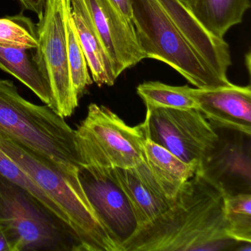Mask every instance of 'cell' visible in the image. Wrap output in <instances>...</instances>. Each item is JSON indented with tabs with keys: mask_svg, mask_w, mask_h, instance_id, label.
<instances>
[{
	"mask_svg": "<svg viewBox=\"0 0 251 251\" xmlns=\"http://www.w3.org/2000/svg\"><path fill=\"white\" fill-rule=\"evenodd\" d=\"M69 12L73 19L77 37L92 73L98 86H111L117 77L111 60L95 29L83 0H67Z\"/></svg>",
	"mask_w": 251,
	"mask_h": 251,
	"instance_id": "cell-14",
	"label": "cell"
},
{
	"mask_svg": "<svg viewBox=\"0 0 251 251\" xmlns=\"http://www.w3.org/2000/svg\"><path fill=\"white\" fill-rule=\"evenodd\" d=\"M83 2L111 60L117 79L125 70L146 58L136 39L133 23L126 20L109 0Z\"/></svg>",
	"mask_w": 251,
	"mask_h": 251,
	"instance_id": "cell-11",
	"label": "cell"
},
{
	"mask_svg": "<svg viewBox=\"0 0 251 251\" xmlns=\"http://www.w3.org/2000/svg\"><path fill=\"white\" fill-rule=\"evenodd\" d=\"M181 1H183V2H185V3L186 4V5H188V4L189 3V2L192 1V0H181Z\"/></svg>",
	"mask_w": 251,
	"mask_h": 251,
	"instance_id": "cell-25",
	"label": "cell"
},
{
	"mask_svg": "<svg viewBox=\"0 0 251 251\" xmlns=\"http://www.w3.org/2000/svg\"><path fill=\"white\" fill-rule=\"evenodd\" d=\"M0 134L29 148L64 174L80 167L75 130L48 105L25 99L11 80L0 79Z\"/></svg>",
	"mask_w": 251,
	"mask_h": 251,
	"instance_id": "cell-3",
	"label": "cell"
},
{
	"mask_svg": "<svg viewBox=\"0 0 251 251\" xmlns=\"http://www.w3.org/2000/svg\"><path fill=\"white\" fill-rule=\"evenodd\" d=\"M113 175L133 208L138 229L165 212L174 201L166 196L145 159L131 168H114Z\"/></svg>",
	"mask_w": 251,
	"mask_h": 251,
	"instance_id": "cell-13",
	"label": "cell"
},
{
	"mask_svg": "<svg viewBox=\"0 0 251 251\" xmlns=\"http://www.w3.org/2000/svg\"><path fill=\"white\" fill-rule=\"evenodd\" d=\"M225 218L230 239L251 242V193L225 196Z\"/></svg>",
	"mask_w": 251,
	"mask_h": 251,
	"instance_id": "cell-19",
	"label": "cell"
},
{
	"mask_svg": "<svg viewBox=\"0 0 251 251\" xmlns=\"http://www.w3.org/2000/svg\"><path fill=\"white\" fill-rule=\"evenodd\" d=\"M144 159L160 188L171 200L174 199L180 187L195 176L198 169L196 164L184 162L147 138L144 142Z\"/></svg>",
	"mask_w": 251,
	"mask_h": 251,
	"instance_id": "cell-15",
	"label": "cell"
},
{
	"mask_svg": "<svg viewBox=\"0 0 251 251\" xmlns=\"http://www.w3.org/2000/svg\"><path fill=\"white\" fill-rule=\"evenodd\" d=\"M110 2L121 13L122 15L132 22L131 0H109Z\"/></svg>",
	"mask_w": 251,
	"mask_h": 251,
	"instance_id": "cell-23",
	"label": "cell"
},
{
	"mask_svg": "<svg viewBox=\"0 0 251 251\" xmlns=\"http://www.w3.org/2000/svg\"><path fill=\"white\" fill-rule=\"evenodd\" d=\"M75 132L80 166L127 169L144 160L141 124L130 127L103 105L90 104Z\"/></svg>",
	"mask_w": 251,
	"mask_h": 251,
	"instance_id": "cell-5",
	"label": "cell"
},
{
	"mask_svg": "<svg viewBox=\"0 0 251 251\" xmlns=\"http://www.w3.org/2000/svg\"><path fill=\"white\" fill-rule=\"evenodd\" d=\"M137 94L146 105L179 109H198V105L188 86H173L159 81L139 85Z\"/></svg>",
	"mask_w": 251,
	"mask_h": 251,
	"instance_id": "cell-18",
	"label": "cell"
},
{
	"mask_svg": "<svg viewBox=\"0 0 251 251\" xmlns=\"http://www.w3.org/2000/svg\"><path fill=\"white\" fill-rule=\"evenodd\" d=\"M0 148L59 207L70 223L77 251H119L88 200L77 176H68L31 150L0 134Z\"/></svg>",
	"mask_w": 251,
	"mask_h": 251,
	"instance_id": "cell-4",
	"label": "cell"
},
{
	"mask_svg": "<svg viewBox=\"0 0 251 251\" xmlns=\"http://www.w3.org/2000/svg\"><path fill=\"white\" fill-rule=\"evenodd\" d=\"M36 49L0 47V69L18 79L52 108V91Z\"/></svg>",
	"mask_w": 251,
	"mask_h": 251,
	"instance_id": "cell-16",
	"label": "cell"
},
{
	"mask_svg": "<svg viewBox=\"0 0 251 251\" xmlns=\"http://www.w3.org/2000/svg\"><path fill=\"white\" fill-rule=\"evenodd\" d=\"M0 251H13L11 242L5 232L0 228Z\"/></svg>",
	"mask_w": 251,
	"mask_h": 251,
	"instance_id": "cell-24",
	"label": "cell"
},
{
	"mask_svg": "<svg viewBox=\"0 0 251 251\" xmlns=\"http://www.w3.org/2000/svg\"><path fill=\"white\" fill-rule=\"evenodd\" d=\"M187 6L208 32L223 39L230 27L242 23L251 3L249 0H192Z\"/></svg>",
	"mask_w": 251,
	"mask_h": 251,
	"instance_id": "cell-17",
	"label": "cell"
},
{
	"mask_svg": "<svg viewBox=\"0 0 251 251\" xmlns=\"http://www.w3.org/2000/svg\"><path fill=\"white\" fill-rule=\"evenodd\" d=\"M132 23L146 58L162 61L198 89L233 85L227 42L208 32L181 0H131Z\"/></svg>",
	"mask_w": 251,
	"mask_h": 251,
	"instance_id": "cell-1",
	"label": "cell"
},
{
	"mask_svg": "<svg viewBox=\"0 0 251 251\" xmlns=\"http://www.w3.org/2000/svg\"><path fill=\"white\" fill-rule=\"evenodd\" d=\"M218 139L197 172L225 196L251 192V135L214 127Z\"/></svg>",
	"mask_w": 251,
	"mask_h": 251,
	"instance_id": "cell-9",
	"label": "cell"
},
{
	"mask_svg": "<svg viewBox=\"0 0 251 251\" xmlns=\"http://www.w3.org/2000/svg\"><path fill=\"white\" fill-rule=\"evenodd\" d=\"M67 15V0H46L43 15L36 25L39 42L36 51L52 91V109L64 118L71 117L79 105L69 67Z\"/></svg>",
	"mask_w": 251,
	"mask_h": 251,
	"instance_id": "cell-7",
	"label": "cell"
},
{
	"mask_svg": "<svg viewBox=\"0 0 251 251\" xmlns=\"http://www.w3.org/2000/svg\"><path fill=\"white\" fill-rule=\"evenodd\" d=\"M0 228L13 251H77L62 225L24 189L1 175Z\"/></svg>",
	"mask_w": 251,
	"mask_h": 251,
	"instance_id": "cell-6",
	"label": "cell"
},
{
	"mask_svg": "<svg viewBox=\"0 0 251 251\" xmlns=\"http://www.w3.org/2000/svg\"><path fill=\"white\" fill-rule=\"evenodd\" d=\"M0 47L36 49L39 47L36 26L22 14L0 18Z\"/></svg>",
	"mask_w": 251,
	"mask_h": 251,
	"instance_id": "cell-21",
	"label": "cell"
},
{
	"mask_svg": "<svg viewBox=\"0 0 251 251\" xmlns=\"http://www.w3.org/2000/svg\"><path fill=\"white\" fill-rule=\"evenodd\" d=\"M190 93L198 103V109L213 127L251 135V86L190 88Z\"/></svg>",
	"mask_w": 251,
	"mask_h": 251,
	"instance_id": "cell-12",
	"label": "cell"
},
{
	"mask_svg": "<svg viewBox=\"0 0 251 251\" xmlns=\"http://www.w3.org/2000/svg\"><path fill=\"white\" fill-rule=\"evenodd\" d=\"M146 107V117L141 124L145 138L184 162L198 166L218 139L214 127L198 109Z\"/></svg>",
	"mask_w": 251,
	"mask_h": 251,
	"instance_id": "cell-8",
	"label": "cell"
},
{
	"mask_svg": "<svg viewBox=\"0 0 251 251\" xmlns=\"http://www.w3.org/2000/svg\"><path fill=\"white\" fill-rule=\"evenodd\" d=\"M241 243L226 231L224 194L196 172L171 206L139 227L122 251H218L238 250Z\"/></svg>",
	"mask_w": 251,
	"mask_h": 251,
	"instance_id": "cell-2",
	"label": "cell"
},
{
	"mask_svg": "<svg viewBox=\"0 0 251 251\" xmlns=\"http://www.w3.org/2000/svg\"><path fill=\"white\" fill-rule=\"evenodd\" d=\"M113 170L80 166L78 177L100 221L122 251L139 224L127 196L114 179Z\"/></svg>",
	"mask_w": 251,
	"mask_h": 251,
	"instance_id": "cell-10",
	"label": "cell"
},
{
	"mask_svg": "<svg viewBox=\"0 0 251 251\" xmlns=\"http://www.w3.org/2000/svg\"><path fill=\"white\" fill-rule=\"evenodd\" d=\"M68 3V2H67ZM67 53L73 92L77 100L82 98L88 86L93 83L89 73L87 61L80 46L73 19L69 12L67 20Z\"/></svg>",
	"mask_w": 251,
	"mask_h": 251,
	"instance_id": "cell-20",
	"label": "cell"
},
{
	"mask_svg": "<svg viewBox=\"0 0 251 251\" xmlns=\"http://www.w3.org/2000/svg\"><path fill=\"white\" fill-rule=\"evenodd\" d=\"M25 9L31 11L41 18L45 11L46 0H19Z\"/></svg>",
	"mask_w": 251,
	"mask_h": 251,
	"instance_id": "cell-22",
	"label": "cell"
}]
</instances>
